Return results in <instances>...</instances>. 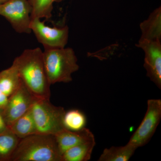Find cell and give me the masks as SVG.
<instances>
[{
	"label": "cell",
	"mask_w": 161,
	"mask_h": 161,
	"mask_svg": "<svg viewBox=\"0 0 161 161\" xmlns=\"http://www.w3.org/2000/svg\"><path fill=\"white\" fill-rule=\"evenodd\" d=\"M95 146L94 139L72 147L62 154V161H89Z\"/></svg>",
	"instance_id": "14"
},
{
	"label": "cell",
	"mask_w": 161,
	"mask_h": 161,
	"mask_svg": "<svg viewBox=\"0 0 161 161\" xmlns=\"http://www.w3.org/2000/svg\"><path fill=\"white\" fill-rule=\"evenodd\" d=\"M43 60L49 83H68L72 75L79 69L78 59L70 47L44 48Z\"/></svg>",
	"instance_id": "3"
},
{
	"label": "cell",
	"mask_w": 161,
	"mask_h": 161,
	"mask_svg": "<svg viewBox=\"0 0 161 161\" xmlns=\"http://www.w3.org/2000/svg\"><path fill=\"white\" fill-rule=\"evenodd\" d=\"M38 99L22 81L19 88L9 97L3 109V115L8 127L28 111Z\"/></svg>",
	"instance_id": "8"
},
{
	"label": "cell",
	"mask_w": 161,
	"mask_h": 161,
	"mask_svg": "<svg viewBox=\"0 0 161 161\" xmlns=\"http://www.w3.org/2000/svg\"><path fill=\"white\" fill-rule=\"evenodd\" d=\"M22 83L14 64L0 72V91L8 98L16 91Z\"/></svg>",
	"instance_id": "12"
},
{
	"label": "cell",
	"mask_w": 161,
	"mask_h": 161,
	"mask_svg": "<svg viewBox=\"0 0 161 161\" xmlns=\"http://www.w3.org/2000/svg\"><path fill=\"white\" fill-rule=\"evenodd\" d=\"M161 118V99H149L143 119L128 143L136 149L146 145L154 134Z\"/></svg>",
	"instance_id": "5"
},
{
	"label": "cell",
	"mask_w": 161,
	"mask_h": 161,
	"mask_svg": "<svg viewBox=\"0 0 161 161\" xmlns=\"http://www.w3.org/2000/svg\"><path fill=\"white\" fill-rule=\"evenodd\" d=\"M54 136L61 156L72 147L95 139L93 133L85 127L77 131L65 129Z\"/></svg>",
	"instance_id": "10"
},
{
	"label": "cell",
	"mask_w": 161,
	"mask_h": 161,
	"mask_svg": "<svg viewBox=\"0 0 161 161\" xmlns=\"http://www.w3.org/2000/svg\"><path fill=\"white\" fill-rule=\"evenodd\" d=\"M20 78L39 99H50V84L47 75L43 51L40 47L26 49L14 60Z\"/></svg>",
	"instance_id": "1"
},
{
	"label": "cell",
	"mask_w": 161,
	"mask_h": 161,
	"mask_svg": "<svg viewBox=\"0 0 161 161\" xmlns=\"http://www.w3.org/2000/svg\"><path fill=\"white\" fill-rule=\"evenodd\" d=\"M136 45L145 53L144 66L147 71V76L161 89V40H139Z\"/></svg>",
	"instance_id": "9"
},
{
	"label": "cell",
	"mask_w": 161,
	"mask_h": 161,
	"mask_svg": "<svg viewBox=\"0 0 161 161\" xmlns=\"http://www.w3.org/2000/svg\"><path fill=\"white\" fill-rule=\"evenodd\" d=\"M10 161H62L54 135L36 134L20 139Z\"/></svg>",
	"instance_id": "2"
},
{
	"label": "cell",
	"mask_w": 161,
	"mask_h": 161,
	"mask_svg": "<svg viewBox=\"0 0 161 161\" xmlns=\"http://www.w3.org/2000/svg\"><path fill=\"white\" fill-rule=\"evenodd\" d=\"M8 128L20 139L38 133L31 108L14 121Z\"/></svg>",
	"instance_id": "13"
},
{
	"label": "cell",
	"mask_w": 161,
	"mask_h": 161,
	"mask_svg": "<svg viewBox=\"0 0 161 161\" xmlns=\"http://www.w3.org/2000/svg\"><path fill=\"white\" fill-rule=\"evenodd\" d=\"M30 27L44 48H63L68 41L69 29L65 26L50 27L38 18L31 19Z\"/></svg>",
	"instance_id": "7"
},
{
	"label": "cell",
	"mask_w": 161,
	"mask_h": 161,
	"mask_svg": "<svg viewBox=\"0 0 161 161\" xmlns=\"http://www.w3.org/2000/svg\"><path fill=\"white\" fill-rule=\"evenodd\" d=\"M136 148L127 143L122 147L106 148L98 158V161H128L131 158Z\"/></svg>",
	"instance_id": "15"
},
{
	"label": "cell",
	"mask_w": 161,
	"mask_h": 161,
	"mask_svg": "<svg viewBox=\"0 0 161 161\" xmlns=\"http://www.w3.org/2000/svg\"><path fill=\"white\" fill-rule=\"evenodd\" d=\"M31 111L38 133L55 135L65 129L64 117L66 112L62 107L53 105L50 99H38Z\"/></svg>",
	"instance_id": "4"
},
{
	"label": "cell",
	"mask_w": 161,
	"mask_h": 161,
	"mask_svg": "<svg viewBox=\"0 0 161 161\" xmlns=\"http://www.w3.org/2000/svg\"><path fill=\"white\" fill-rule=\"evenodd\" d=\"M8 129L3 114V109H0V134L5 132Z\"/></svg>",
	"instance_id": "19"
},
{
	"label": "cell",
	"mask_w": 161,
	"mask_h": 161,
	"mask_svg": "<svg viewBox=\"0 0 161 161\" xmlns=\"http://www.w3.org/2000/svg\"><path fill=\"white\" fill-rule=\"evenodd\" d=\"M20 139L9 128L0 134V161H10Z\"/></svg>",
	"instance_id": "16"
},
{
	"label": "cell",
	"mask_w": 161,
	"mask_h": 161,
	"mask_svg": "<svg viewBox=\"0 0 161 161\" xmlns=\"http://www.w3.org/2000/svg\"><path fill=\"white\" fill-rule=\"evenodd\" d=\"M31 11L28 0H8L0 5V15L6 18L18 33H31Z\"/></svg>",
	"instance_id": "6"
},
{
	"label": "cell",
	"mask_w": 161,
	"mask_h": 161,
	"mask_svg": "<svg viewBox=\"0 0 161 161\" xmlns=\"http://www.w3.org/2000/svg\"><path fill=\"white\" fill-rule=\"evenodd\" d=\"M31 6V19H50L52 17L54 3L63 0H28Z\"/></svg>",
	"instance_id": "17"
},
{
	"label": "cell",
	"mask_w": 161,
	"mask_h": 161,
	"mask_svg": "<svg viewBox=\"0 0 161 161\" xmlns=\"http://www.w3.org/2000/svg\"><path fill=\"white\" fill-rule=\"evenodd\" d=\"M86 124L85 115L79 110L74 109L65 112L64 117V125L67 130L79 131L85 128Z\"/></svg>",
	"instance_id": "18"
},
{
	"label": "cell",
	"mask_w": 161,
	"mask_h": 161,
	"mask_svg": "<svg viewBox=\"0 0 161 161\" xmlns=\"http://www.w3.org/2000/svg\"><path fill=\"white\" fill-rule=\"evenodd\" d=\"M9 98L0 91V109H4L6 107Z\"/></svg>",
	"instance_id": "20"
},
{
	"label": "cell",
	"mask_w": 161,
	"mask_h": 161,
	"mask_svg": "<svg viewBox=\"0 0 161 161\" xmlns=\"http://www.w3.org/2000/svg\"><path fill=\"white\" fill-rule=\"evenodd\" d=\"M142 36L139 40H161V8L151 13L147 19L141 23Z\"/></svg>",
	"instance_id": "11"
},
{
	"label": "cell",
	"mask_w": 161,
	"mask_h": 161,
	"mask_svg": "<svg viewBox=\"0 0 161 161\" xmlns=\"http://www.w3.org/2000/svg\"><path fill=\"white\" fill-rule=\"evenodd\" d=\"M7 1H8V0H0V5L3 4V3H5Z\"/></svg>",
	"instance_id": "21"
}]
</instances>
